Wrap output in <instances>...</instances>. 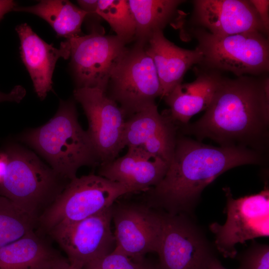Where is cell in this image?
<instances>
[{
    "instance_id": "6da1fadb",
    "label": "cell",
    "mask_w": 269,
    "mask_h": 269,
    "mask_svg": "<svg viewBox=\"0 0 269 269\" xmlns=\"http://www.w3.org/2000/svg\"><path fill=\"white\" fill-rule=\"evenodd\" d=\"M179 125L184 134L198 141L208 138L221 146H242L264 154L269 143V77H223L204 114Z\"/></svg>"
},
{
    "instance_id": "7a4b0ae2",
    "label": "cell",
    "mask_w": 269,
    "mask_h": 269,
    "mask_svg": "<svg viewBox=\"0 0 269 269\" xmlns=\"http://www.w3.org/2000/svg\"><path fill=\"white\" fill-rule=\"evenodd\" d=\"M264 155L242 146H215L178 135L174 151L161 181L147 191L146 205L171 215L192 217L204 189L234 167L262 164Z\"/></svg>"
},
{
    "instance_id": "3957f363",
    "label": "cell",
    "mask_w": 269,
    "mask_h": 269,
    "mask_svg": "<svg viewBox=\"0 0 269 269\" xmlns=\"http://www.w3.org/2000/svg\"><path fill=\"white\" fill-rule=\"evenodd\" d=\"M23 140L42 155L59 176L70 181L83 166L100 165L87 131L80 125L71 101H61L55 116L45 125L31 130Z\"/></svg>"
},
{
    "instance_id": "277c9868",
    "label": "cell",
    "mask_w": 269,
    "mask_h": 269,
    "mask_svg": "<svg viewBox=\"0 0 269 269\" xmlns=\"http://www.w3.org/2000/svg\"><path fill=\"white\" fill-rule=\"evenodd\" d=\"M197 42L202 54L200 68L228 71L237 77L260 76L269 70V41L267 35L256 31L219 36L196 27L181 29Z\"/></svg>"
},
{
    "instance_id": "5b68a950",
    "label": "cell",
    "mask_w": 269,
    "mask_h": 269,
    "mask_svg": "<svg viewBox=\"0 0 269 269\" xmlns=\"http://www.w3.org/2000/svg\"><path fill=\"white\" fill-rule=\"evenodd\" d=\"M6 172L0 183L4 196L37 221L65 187L62 178L32 152L11 146Z\"/></svg>"
},
{
    "instance_id": "8992f818",
    "label": "cell",
    "mask_w": 269,
    "mask_h": 269,
    "mask_svg": "<svg viewBox=\"0 0 269 269\" xmlns=\"http://www.w3.org/2000/svg\"><path fill=\"white\" fill-rule=\"evenodd\" d=\"M133 192V189L99 175L76 177L66 185L38 222L49 232L58 225L77 222L100 212L120 197Z\"/></svg>"
},
{
    "instance_id": "52a82bcc",
    "label": "cell",
    "mask_w": 269,
    "mask_h": 269,
    "mask_svg": "<svg viewBox=\"0 0 269 269\" xmlns=\"http://www.w3.org/2000/svg\"><path fill=\"white\" fill-rule=\"evenodd\" d=\"M107 95L124 112L126 118L155 103L162 96L156 69L144 45L137 43L126 52L113 69Z\"/></svg>"
},
{
    "instance_id": "ba28073f",
    "label": "cell",
    "mask_w": 269,
    "mask_h": 269,
    "mask_svg": "<svg viewBox=\"0 0 269 269\" xmlns=\"http://www.w3.org/2000/svg\"><path fill=\"white\" fill-rule=\"evenodd\" d=\"M226 199V221L209 225L218 251L225 258H235L236 245L269 236V190L235 199L230 187L223 188Z\"/></svg>"
},
{
    "instance_id": "9c48e42d",
    "label": "cell",
    "mask_w": 269,
    "mask_h": 269,
    "mask_svg": "<svg viewBox=\"0 0 269 269\" xmlns=\"http://www.w3.org/2000/svg\"><path fill=\"white\" fill-rule=\"evenodd\" d=\"M162 213L163 229L157 253L160 269H206L216 256L203 230L191 216Z\"/></svg>"
},
{
    "instance_id": "30bf717a",
    "label": "cell",
    "mask_w": 269,
    "mask_h": 269,
    "mask_svg": "<svg viewBox=\"0 0 269 269\" xmlns=\"http://www.w3.org/2000/svg\"><path fill=\"white\" fill-rule=\"evenodd\" d=\"M67 40L77 88L106 92L111 73L128 49L127 43L117 35L105 36L95 31Z\"/></svg>"
},
{
    "instance_id": "8fae6325",
    "label": "cell",
    "mask_w": 269,
    "mask_h": 269,
    "mask_svg": "<svg viewBox=\"0 0 269 269\" xmlns=\"http://www.w3.org/2000/svg\"><path fill=\"white\" fill-rule=\"evenodd\" d=\"M75 100L82 106L87 118V132L100 161V165L116 158L124 145L126 115L106 92L98 88H77Z\"/></svg>"
},
{
    "instance_id": "7c38bea8",
    "label": "cell",
    "mask_w": 269,
    "mask_h": 269,
    "mask_svg": "<svg viewBox=\"0 0 269 269\" xmlns=\"http://www.w3.org/2000/svg\"><path fill=\"white\" fill-rule=\"evenodd\" d=\"M112 206L82 220L58 225L49 232L72 267L83 269L115 249L111 229Z\"/></svg>"
},
{
    "instance_id": "4fadbf2b",
    "label": "cell",
    "mask_w": 269,
    "mask_h": 269,
    "mask_svg": "<svg viewBox=\"0 0 269 269\" xmlns=\"http://www.w3.org/2000/svg\"><path fill=\"white\" fill-rule=\"evenodd\" d=\"M114 203L112 220L115 226V250L134 261L142 260L148 253H157L163 229L162 212L147 205Z\"/></svg>"
},
{
    "instance_id": "5bb4252c",
    "label": "cell",
    "mask_w": 269,
    "mask_h": 269,
    "mask_svg": "<svg viewBox=\"0 0 269 269\" xmlns=\"http://www.w3.org/2000/svg\"><path fill=\"white\" fill-rule=\"evenodd\" d=\"M192 2L193 10L189 23L193 27L219 36L253 31L267 36L250 0H194Z\"/></svg>"
},
{
    "instance_id": "9a60e30c",
    "label": "cell",
    "mask_w": 269,
    "mask_h": 269,
    "mask_svg": "<svg viewBox=\"0 0 269 269\" xmlns=\"http://www.w3.org/2000/svg\"><path fill=\"white\" fill-rule=\"evenodd\" d=\"M178 126L168 112L160 114L155 103L127 119L124 146L142 148L169 164L178 135Z\"/></svg>"
},
{
    "instance_id": "2e32d148",
    "label": "cell",
    "mask_w": 269,
    "mask_h": 269,
    "mask_svg": "<svg viewBox=\"0 0 269 269\" xmlns=\"http://www.w3.org/2000/svg\"><path fill=\"white\" fill-rule=\"evenodd\" d=\"M168 164L142 148L129 147L124 156L100 165L98 175L124 184L135 192H145L161 181Z\"/></svg>"
},
{
    "instance_id": "e0dca14e",
    "label": "cell",
    "mask_w": 269,
    "mask_h": 269,
    "mask_svg": "<svg viewBox=\"0 0 269 269\" xmlns=\"http://www.w3.org/2000/svg\"><path fill=\"white\" fill-rule=\"evenodd\" d=\"M20 41V56L33 84L35 92L43 100L52 89V75L59 58L70 57L68 40L61 43L59 48L39 37L27 23L16 27Z\"/></svg>"
},
{
    "instance_id": "ac0fdd59",
    "label": "cell",
    "mask_w": 269,
    "mask_h": 269,
    "mask_svg": "<svg viewBox=\"0 0 269 269\" xmlns=\"http://www.w3.org/2000/svg\"><path fill=\"white\" fill-rule=\"evenodd\" d=\"M145 45L146 53L156 69L162 89L161 98L182 83L186 72L202 60V54L196 47L194 50L179 47L168 40L161 30L153 32Z\"/></svg>"
},
{
    "instance_id": "d6986e66",
    "label": "cell",
    "mask_w": 269,
    "mask_h": 269,
    "mask_svg": "<svg viewBox=\"0 0 269 269\" xmlns=\"http://www.w3.org/2000/svg\"><path fill=\"white\" fill-rule=\"evenodd\" d=\"M196 70L194 81L178 85L164 97L170 116L180 125L209 107L223 78L218 71Z\"/></svg>"
},
{
    "instance_id": "ffe728a7",
    "label": "cell",
    "mask_w": 269,
    "mask_h": 269,
    "mask_svg": "<svg viewBox=\"0 0 269 269\" xmlns=\"http://www.w3.org/2000/svg\"><path fill=\"white\" fill-rule=\"evenodd\" d=\"M67 260L34 232L0 248V269H58Z\"/></svg>"
},
{
    "instance_id": "44dd1931",
    "label": "cell",
    "mask_w": 269,
    "mask_h": 269,
    "mask_svg": "<svg viewBox=\"0 0 269 269\" xmlns=\"http://www.w3.org/2000/svg\"><path fill=\"white\" fill-rule=\"evenodd\" d=\"M136 25L137 43L145 45L155 31L163 30L167 24L180 14L178 7L182 0H129Z\"/></svg>"
},
{
    "instance_id": "7402d4cb",
    "label": "cell",
    "mask_w": 269,
    "mask_h": 269,
    "mask_svg": "<svg viewBox=\"0 0 269 269\" xmlns=\"http://www.w3.org/2000/svg\"><path fill=\"white\" fill-rule=\"evenodd\" d=\"M36 15L46 21L58 35L71 39L81 35L87 13L68 0H44L36 5L16 6L14 10Z\"/></svg>"
},
{
    "instance_id": "603a6c76",
    "label": "cell",
    "mask_w": 269,
    "mask_h": 269,
    "mask_svg": "<svg viewBox=\"0 0 269 269\" xmlns=\"http://www.w3.org/2000/svg\"><path fill=\"white\" fill-rule=\"evenodd\" d=\"M37 221L0 195V248L34 232Z\"/></svg>"
},
{
    "instance_id": "cb8c5ba5",
    "label": "cell",
    "mask_w": 269,
    "mask_h": 269,
    "mask_svg": "<svg viewBox=\"0 0 269 269\" xmlns=\"http://www.w3.org/2000/svg\"><path fill=\"white\" fill-rule=\"evenodd\" d=\"M97 13L127 43L135 37V22L128 0H99Z\"/></svg>"
},
{
    "instance_id": "d4e9b609",
    "label": "cell",
    "mask_w": 269,
    "mask_h": 269,
    "mask_svg": "<svg viewBox=\"0 0 269 269\" xmlns=\"http://www.w3.org/2000/svg\"><path fill=\"white\" fill-rule=\"evenodd\" d=\"M235 258L240 269H269V246L254 242Z\"/></svg>"
},
{
    "instance_id": "484cf974",
    "label": "cell",
    "mask_w": 269,
    "mask_h": 269,
    "mask_svg": "<svg viewBox=\"0 0 269 269\" xmlns=\"http://www.w3.org/2000/svg\"><path fill=\"white\" fill-rule=\"evenodd\" d=\"M142 260L134 261L123 253L114 250L111 253L88 263L83 269H140Z\"/></svg>"
},
{
    "instance_id": "4316f807",
    "label": "cell",
    "mask_w": 269,
    "mask_h": 269,
    "mask_svg": "<svg viewBox=\"0 0 269 269\" xmlns=\"http://www.w3.org/2000/svg\"><path fill=\"white\" fill-rule=\"evenodd\" d=\"M256 9L267 35L269 31V0H250Z\"/></svg>"
},
{
    "instance_id": "83f0119b",
    "label": "cell",
    "mask_w": 269,
    "mask_h": 269,
    "mask_svg": "<svg viewBox=\"0 0 269 269\" xmlns=\"http://www.w3.org/2000/svg\"><path fill=\"white\" fill-rule=\"evenodd\" d=\"M77 2L79 7L86 13L85 18H93L99 21L101 17L97 13L98 0H79Z\"/></svg>"
},
{
    "instance_id": "f1b7e54d",
    "label": "cell",
    "mask_w": 269,
    "mask_h": 269,
    "mask_svg": "<svg viewBox=\"0 0 269 269\" xmlns=\"http://www.w3.org/2000/svg\"><path fill=\"white\" fill-rule=\"evenodd\" d=\"M26 94L25 89L21 86H16L8 93L0 92V102L8 101L19 103Z\"/></svg>"
},
{
    "instance_id": "f546056e",
    "label": "cell",
    "mask_w": 269,
    "mask_h": 269,
    "mask_svg": "<svg viewBox=\"0 0 269 269\" xmlns=\"http://www.w3.org/2000/svg\"><path fill=\"white\" fill-rule=\"evenodd\" d=\"M15 3L10 0H0V20L8 11L14 10L16 7Z\"/></svg>"
},
{
    "instance_id": "4dcf8cb0",
    "label": "cell",
    "mask_w": 269,
    "mask_h": 269,
    "mask_svg": "<svg viewBox=\"0 0 269 269\" xmlns=\"http://www.w3.org/2000/svg\"><path fill=\"white\" fill-rule=\"evenodd\" d=\"M8 162V157L7 153L0 152V183L2 180Z\"/></svg>"
},
{
    "instance_id": "1f68e13d",
    "label": "cell",
    "mask_w": 269,
    "mask_h": 269,
    "mask_svg": "<svg viewBox=\"0 0 269 269\" xmlns=\"http://www.w3.org/2000/svg\"><path fill=\"white\" fill-rule=\"evenodd\" d=\"M206 269H227L225 268L221 262L216 257L210 263ZM237 269H240L238 268Z\"/></svg>"
},
{
    "instance_id": "d6a6232c",
    "label": "cell",
    "mask_w": 269,
    "mask_h": 269,
    "mask_svg": "<svg viewBox=\"0 0 269 269\" xmlns=\"http://www.w3.org/2000/svg\"><path fill=\"white\" fill-rule=\"evenodd\" d=\"M140 269H160L158 264H154L147 262L144 258L141 262V266Z\"/></svg>"
},
{
    "instance_id": "836d02e7",
    "label": "cell",
    "mask_w": 269,
    "mask_h": 269,
    "mask_svg": "<svg viewBox=\"0 0 269 269\" xmlns=\"http://www.w3.org/2000/svg\"><path fill=\"white\" fill-rule=\"evenodd\" d=\"M58 269H78L70 266L68 260L65 262Z\"/></svg>"
}]
</instances>
